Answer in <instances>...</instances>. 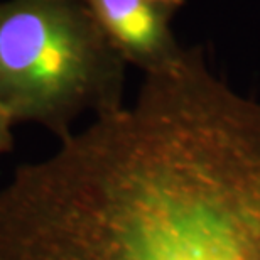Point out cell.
Instances as JSON below:
<instances>
[{
	"label": "cell",
	"mask_w": 260,
	"mask_h": 260,
	"mask_svg": "<svg viewBox=\"0 0 260 260\" xmlns=\"http://www.w3.org/2000/svg\"><path fill=\"white\" fill-rule=\"evenodd\" d=\"M107 39L127 64L154 73L173 66L184 54L171 20L176 9L157 0H86Z\"/></svg>",
	"instance_id": "obj_3"
},
{
	"label": "cell",
	"mask_w": 260,
	"mask_h": 260,
	"mask_svg": "<svg viewBox=\"0 0 260 260\" xmlns=\"http://www.w3.org/2000/svg\"><path fill=\"white\" fill-rule=\"evenodd\" d=\"M14 125L15 123L12 122V118L0 108V154L10 152L14 147Z\"/></svg>",
	"instance_id": "obj_4"
},
{
	"label": "cell",
	"mask_w": 260,
	"mask_h": 260,
	"mask_svg": "<svg viewBox=\"0 0 260 260\" xmlns=\"http://www.w3.org/2000/svg\"><path fill=\"white\" fill-rule=\"evenodd\" d=\"M157 2L166 4V5H169V7H173V9L178 10V9L181 7V5L184 4V0H157Z\"/></svg>",
	"instance_id": "obj_5"
},
{
	"label": "cell",
	"mask_w": 260,
	"mask_h": 260,
	"mask_svg": "<svg viewBox=\"0 0 260 260\" xmlns=\"http://www.w3.org/2000/svg\"><path fill=\"white\" fill-rule=\"evenodd\" d=\"M125 59L86 0L0 2V108L64 139L81 113L123 107Z\"/></svg>",
	"instance_id": "obj_2"
},
{
	"label": "cell",
	"mask_w": 260,
	"mask_h": 260,
	"mask_svg": "<svg viewBox=\"0 0 260 260\" xmlns=\"http://www.w3.org/2000/svg\"><path fill=\"white\" fill-rule=\"evenodd\" d=\"M0 260H260V100L203 48L22 164L0 189Z\"/></svg>",
	"instance_id": "obj_1"
}]
</instances>
